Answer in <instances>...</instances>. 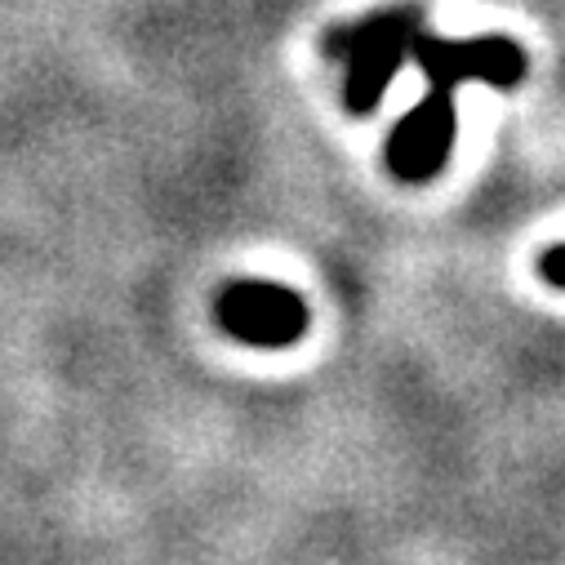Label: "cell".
<instances>
[{
    "label": "cell",
    "instance_id": "6da1fadb",
    "mask_svg": "<svg viewBox=\"0 0 565 565\" xmlns=\"http://www.w3.org/2000/svg\"><path fill=\"white\" fill-rule=\"evenodd\" d=\"M418 32H423V10L418 6H387V10H374L356 23L334 28L326 36V54L348 67V85H343V107L348 111L365 116L383 103L392 76L409 58Z\"/></svg>",
    "mask_w": 565,
    "mask_h": 565
},
{
    "label": "cell",
    "instance_id": "7a4b0ae2",
    "mask_svg": "<svg viewBox=\"0 0 565 565\" xmlns=\"http://www.w3.org/2000/svg\"><path fill=\"white\" fill-rule=\"evenodd\" d=\"M409 58L418 63L428 89L455 94L463 81H481L490 89H516L530 72L525 50L508 36H477V41H446V36H428L418 32Z\"/></svg>",
    "mask_w": 565,
    "mask_h": 565
},
{
    "label": "cell",
    "instance_id": "3957f363",
    "mask_svg": "<svg viewBox=\"0 0 565 565\" xmlns=\"http://www.w3.org/2000/svg\"><path fill=\"white\" fill-rule=\"evenodd\" d=\"M214 317L249 348H290L308 334V303L276 280H232L214 303Z\"/></svg>",
    "mask_w": 565,
    "mask_h": 565
},
{
    "label": "cell",
    "instance_id": "277c9868",
    "mask_svg": "<svg viewBox=\"0 0 565 565\" xmlns=\"http://www.w3.org/2000/svg\"><path fill=\"white\" fill-rule=\"evenodd\" d=\"M455 134H459L455 94L428 89L387 134V174L401 183H433L450 161Z\"/></svg>",
    "mask_w": 565,
    "mask_h": 565
},
{
    "label": "cell",
    "instance_id": "5b68a950",
    "mask_svg": "<svg viewBox=\"0 0 565 565\" xmlns=\"http://www.w3.org/2000/svg\"><path fill=\"white\" fill-rule=\"evenodd\" d=\"M539 276L547 280V286L565 290V245H552V249H543V258H539Z\"/></svg>",
    "mask_w": 565,
    "mask_h": 565
}]
</instances>
